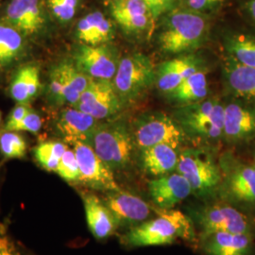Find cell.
<instances>
[{
	"instance_id": "39",
	"label": "cell",
	"mask_w": 255,
	"mask_h": 255,
	"mask_svg": "<svg viewBox=\"0 0 255 255\" xmlns=\"http://www.w3.org/2000/svg\"><path fill=\"white\" fill-rule=\"evenodd\" d=\"M32 109L33 108L30 106V104L17 103L15 107L9 113L8 120L4 126L3 130H9L16 123H18L19 121L24 119Z\"/></svg>"
},
{
	"instance_id": "18",
	"label": "cell",
	"mask_w": 255,
	"mask_h": 255,
	"mask_svg": "<svg viewBox=\"0 0 255 255\" xmlns=\"http://www.w3.org/2000/svg\"><path fill=\"white\" fill-rule=\"evenodd\" d=\"M147 188L151 201L158 209H173L176 204L192 195L190 183L178 172L156 177L149 181Z\"/></svg>"
},
{
	"instance_id": "17",
	"label": "cell",
	"mask_w": 255,
	"mask_h": 255,
	"mask_svg": "<svg viewBox=\"0 0 255 255\" xmlns=\"http://www.w3.org/2000/svg\"><path fill=\"white\" fill-rule=\"evenodd\" d=\"M199 247L205 255H255V237L228 232L201 233Z\"/></svg>"
},
{
	"instance_id": "22",
	"label": "cell",
	"mask_w": 255,
	"mask_h": 255,
	"mask_svg": "<svg viewBox=\"0 0 255 255\" xmlns=\"http://www.w3.org/2000/svg\"><path fill=\"white\" fill-rule=\"evenodd\" d=\"M116 35L114 22L100 10L83 16L77 24L75 36L80 44L101 46L111 44Z\"/></svg>"
},
{
	"instance_id": "27",
	"label": "cell",
	"mask_w": 255,
	"mask_h": 255,
	"mask_svg": "<svg viewBox=\"0 0 255 255\" xmlns=\"http://www.w3.org/2000/svg\"><path fill=\"white\" fill-rule=\"evenodd\" d=\"M63 78V101L64 106H75L91 79L75 65L71 59L59 62Z\"/></svg>"
},
{
	"instance_id": "3",
	"label": "cell",
	"mask_w": 255,
	"mask_h": 255,
	"mask_svg": "<svg viewBox=\"0 0 255 255\" xmlns=\"http://www.w3.org/2000/svg\"><path fill=\"white\" fill-rule=\"evenodd\" d=\"M219 167V201L249 216L255 215V164L245 163L227 152L220 158Z\"/></svg>"
},
{
	"instance_id": "28",
	"label": "cell",
	"mask_w": 255,
	"mask_h": 255,
	"mask_svg": "<svg viewBox=\"0 0 255 255\" xmlns=\"http://www.w3.org/2000/svg\"><path fill=\"white\" fill-rule=\"evenodd\" d=\"M168 97L182 105L203 101L208 95V81L205 71L199 70L188 77Z\"/></svg>"
},
{
	"instance_id": "8",
	"label": "cell",
	"mask_w": 255,
	"mask_h": 255,
	"mask_svg": "<svg viewBox=\"0 0 255 255\" xmlns=\"http://www.w3.org/2000/svg\"><path fill=\"white\" fill-rule=\"evenodd\" d=\"M155 79L156 69L150 59L137 52L120 59L113 83L123 105L137 101L151 86Z\"/></svg>"
},
{
	"instance_id": "43",
	"label": "cell",
	"mask_w": 255,
	"mask_h": 255,
	"mask_svg": "<svg viewBox=\"0 0 255 255\" xmlns=\"http://www.w3.org/2000/svg\"><path fill=\"white\" fill-rule=\"evenodd\" d=\"M110 1H114V0H110Z\"/></svg>"
},
{
	"instance_id": "40",
	"label": "cell",
	"mask_w": 255,
	"mask_h": 255,
	"mask_svg": "<svg viewBox=\"0 0 255 255\" xmlns=\"http://www.w3.org/2000/svg\"><path fill=\"white\" fill-rule=\"evenodd\" d=\"M248 13L255 21V0H248L245 4Z\"/></svg>"
},
{
	"instance_id": "25",
	"label": "cell",
	"mask_w": 255,
	"mask_h": 255,
	"mask_svg": "<svg viewBox=\"0 0 255 255\" xmlns=\"http://www.w3.org/2000/svg\"><path fill=\"white\" fill-rule=\"evenodd\" d=\"M223 74L229 90L235 97L255 101V68L239 64L227 56L223 64Z\"/></svg>"
},
{
	"instance_id": "14",
	"label": "cell",
	"mask_w": 255,
	"mask_h": 255,
	"mask_svg": "<svg viewBox=\"0 0 255 255\" xmlns=\"http://www.w3.org/2000/svg\"><path fill=\"white\" fill-rule=\"evenodd\" d=\"M119 224V228L128 229L150 219L154 205L136 195L122 189L104 193L101 197Z\"/></svg>"
},
{
	"instance_id": "33",
	"label": "cell",
	"mask_w": 255,
	"mask_h": 255,
	"mask_svg": "<svg viewBox=\"0 0 255 255\" xmlns=\"http://www.w3.org/2000/svg\"><path fill=\"white\" fill-rule=\"evenodd\" d=\"M56 173L65 182L71 184H80L81 172L73 148L68 147L65 150L56 169Z\"/></svg>"
},
{
	"instance_id": "34",
	"label": "cell",
	"mask_w": 255,
	"mask_h": 255,
	"mask_svg": "<svg viewBox=\"0 0 255 255\" xmlns=\"http://www.w3.org/2000/svg\"><path fill=\"white\" fill-rule=\"evenodd\" d=\"M48 12L60 23H68L73 19L79 0H45Z\"/></svg>"
},
{
	"instance_id": "15",
	"label": "cell",
	"mask_w": 255,
	"mask_h": 255,
	"mask_svg": "<svg viewBox=\"0 0 255 255\" xmlns=\"http://www.w3.org/2000/svg\"><path fill=\"white\" fill-rule=\"evenodd\" d=\"M100 123V120L74 106H64L55 118L53 130L66 144L72 145L76 142L88 144Z\"/></svg>"
},
{
	"instance_id": "5",
	"label": "cell",
	"mask_w": 255,
	"mask_h": 255,
	"mask_svg": "<svg viewBox=\"0 0 255 255\" xmlns=\"http://www.w3.org/2000/svg\"><path fill=\"white\" fill-rule=\"evenodd\" d=\"M224 108L218 100H203L182 105L176 111L175 119L186 136L214 143L223 138Z\"/></svg>"
},
{
	"instance_id": "11",
	"label": "cell",
	"mask_w": 255,
	"mask_h": 255,
	"mask_svg": "<svg viewBox=\"0 0 255 255\" xmlns=\"http://www.w3.org/2000/svg\"><path fill=\"white\" fill-rule=\"evenodd\" d=\"M118 49L111 45L87 46L79 44L74 48L71 60L75 65L91 80L113 81L118 71Z\"/></svg>"
},
{
	"instance_id": "23",
	"label": "cell",
	"mask_w": 255,
	"mask_h": 255,
	"mask_svg": "<svg viewBox=\"0 0 255 255\" xmlns=\"http://www.w3.org/2000/svg\"><path fill=\"white\" fill-rule=\"evenodd\" d=\"M42 89L39 64H23L13 74L9 82V97L16 103L30 104Z\"/></svg>"
},
{
	"instance_id": "29",
	"label": "cell",
	"mask_w": 255,
	"mask_h": 255,
	"mask_svg": "<svg viewBox=\"0 0 255 255\" xmlns=\"http://www.w3.org/2000/svg\"><path fill=\"white\" fill-rule=\"evenodd\" d=\"M228 56L237 63L255 68V38L245 34H232L224 40Z\"/></svg>"
},
{
	"instance_id": "35",
	"label": "cell",
	"mask_w": 255,
	"mask_h": 255,
	"mask_svg": "<svg viewBox=\"0 0 255 255\" xmlns=\"http://www.w3.org/2000/svg\"><path fill=\"white\" fill-rule=\"evenodd\" d=\"M157 22L159 18L182 6V0H143Z\"/></svg>"
},
{
	"instance_id": "37",
	"label": "cell",
	"mask_w": 255,
	"mask_h": 255,
	"mask_svg": "<svg viewBox=\"0 0 255 255\" xmlns=\"http://www.w3.org/2000/svg\"><path fill=\"white\" fill-rule=\"evenodd\" d=\"M226 0H182V6L194 11L207 14L219 8Z\"/></svg>"
},
{
	"instance_id": "24",
	"label": "cell",
	"mask_w": 255,
	"mask_h": 255,
	"mask_svg": "<svg viewBox=\"0 0 255 255\" xmlns=\"http://www.w3.org/2000/svg\"><path fill=\"white\" fill-rule=\"evenodd\" d=\"M140 165L146 174L161 177L173 173L179 162L178 148L160 144L140 150Z\"/></svg>"
},
{
	"instance_id": "21",
	"label": "cell",
	"mask_w": 255,
	"mask_h": 255,
	"mask_svg": "<svg viewBox=\"0 0 255 255\" xmlns=\"http://www.w3.org/2000/svg\"><path fill=\"white\" fill-rule=\"evenodd\" d=\"M255 136V109L237 103L224 108L223 138L232 144L243 143Z\"/></svg>"
},
{
	"instance_id": "12",
	"label": "cell",
	"mask_w": 255,
	"mask_h": 255,
	"mask_svg": "<svg viewBox=\"0 0 255 255\" xmlns=\"http://www.w3.org/2000/svg\"><path fill=\"white\" fill-rule=\"evenodd\" d=\"M71 146L80 167V184L103 193L121 189L116 180L115 172L101 160L89 144L76 142Z\"/></svg>"
},
{
	"instance_id": "2",
	"label": "cell",
	"mask_w": 255,
	"mask_h": 255,
	"mask_svg": "<svg viewBox=\"0 0 255 255\" xmlns=\"http://www.w3.org/2000/svg\"><path fill=\"white\" fill-rule=\"evenodd\" d=\"M158 45L166 54H182L201 47L209 34L207 14L181 6L162 17Z\"/></svg>"
},
{
	"instance_id": "20",
	"label": "cell",
	"mask_w": 255,
	"mask_h": 255,
	"mask_svg": "<svg viewBox=\"0 0 255 255\" xmlns=\"http://www.w3.org/2000/svg\"><path fill=\"white\" fill-rule=\"evenodd\" d=\"M201 69V59L195 55H183L165 61L156 69V86L160 91L168 94Z\"/></svg>"
},
{
	"instance_id": "6",
	"label": "cell",
	"mask_w": 255,
	"mask_h": 255,
	"mask_svg": "<svg viewBox=\"0 0 255 255\" xmlns=\"http://www.w3.org/2000/svg\"><path fill=\"white\" fill-rule=\"evenodd\" d=\"M176 171L190 183L192 194L201 200H216L221 182V171L205 150L188 148L179 155Z\"/></svg>"
},
{
	"instance_id": "42",
	"label": "cell",
	"mask_w": 255,
	"mask_h": 255,
	"mask_svg": "<svg viewBox=\"0 0 255 255\" xmlns=\"http://www.w3.org/2000/svg\"></svg>"
},
{
	"instance_id": "26",
	"label": "cell",
	"mask_w": 255,
	"mask_h": 255,
	"mask_svg": "<svg viewBox=\"0 0 255 255\" xmlns=\"http://www.w3.org/2000/svg\"><path fill=\"white\" fill-rule=\"evenodd\" d=\"M27 40L17 29L0 20V68H9L27 54Z\"/></svg>"
},
{
	"instance_id": "7",
	"label": "cell",
	"mask_w": 255,
	"mask_h": 255,
	"mask_svg": "<svg viewBox=\"0 0 255 255\" xmlns=\"http://www.w3.org/2000/svg\"><path fill=\"white\" fill-rule=\"evenodd\" d=\"M187 215L201 233L228 232L255 237V223L251 216L223 201L190 208Z\"/></svg>"
},
{
	"instance_id": "1",
	"label": "cell",
	"mask_w": 255,
	"mask_h": 255,
	"mask_svg": "<svg viewBox=\"0 0 255 255\" xmlns=\"http://www.w3.org/2000/svg\"><path fill=\"white\" fill-rule=\"evenodd\" d=\"M155 219H149L127 229L120 237L127 248L169 245L178 239L193 242L197 239L194 222L180 210L158 209L154 206Z\"/></svg>"
},
{
	"instance_id": "41",
	"label": "cell",
	"mask_w": 255,
	"mask_h": 255,
	"mask_svg": "<svg viewBox=\"0 0 255 255\" xmlns=\"http://www.w3.org/2000/svg\"><path fill=\"white\" fill-rule=\"evenodd\" d=\"M0 123H1V114H0Z\"/></svg>"
},
{
	"instance_id": "30",
	"label": "cell",
	"mask_w": 255,
	"mask_h": 255,
	"mask_svg": "<svg viewBox=\"0 0 255 255\" xmlns=\"http://www.w3.org/2000/svg\"><path fill=\"white\" fill-rule=\"evenodd\" d=\"M68 148L64 141H44L33 149V155L38 164L49 172L56 169L65 150Z\"/></svg>"
},
{
	"instance_id": "4",
	"label": "cell",
	"mask_w": 255,
	"mask_h": 255,
	"mask_svg": "<svg viewBox=\"0 0 255 255\" xmlns=\"http://www.w3.org/2000/svg\"><path fill=\"white\" fill-rule=\"evenodd\" d=\"M88 144L114 172L127 168L135 147L131 129L121 120L101 122Z\"/></svg>"
},
{
	"instance_id": "13",
	"label": "cell",
	"mask_w": 255,
	"mask_h": 255,
	"mask_svg": "<svg viewBox=\"0 0 255 255\" xmlns=\"http://www.w3.org/2000/svg\"><path fill=\"white\" fill-rule=\"evenodd\" d=\"M74 107L101 121L118 115L122 103L113 81L91 80Z\"/></svg>"
},
{
	"instance_id": "16",
	"label": "cell",
	"mask_w": 255,
	"mask_h": 255,
	"mask_svg": "<svg viewBox=\"0 0 255 255\" xmlns=\"http://www.w3.org/2000/svg\"><path fill=\"white\" fill-rule=\"evenodd\" d=\"M110 11L117 24L128 34H150L156 21L143 0H114Z\"/></svg>"
},
{
	"instance_id": "9",
	"label": "cell",
	"mask_w": 255,
	"mask_h": 255,
	"mask_svg": "<svg viewBox=\"0 0 255 255\" xmlns=\"http://www.w3.org/2000/svg\"><path fill=\"white\" fill-rule=\"evenodd\" d=\"M131 134L140 150L160 144L179 148L187 138L180 124L162 113L141 116L133 123Z\"/></svg>"
},
{
	"instance_id": "10",
	"label": "cell",
	"mask_w": 255,
	"mask_h": 255,
	"mask_svg": "<svg viewBox=\"0 0 255 255\" xmlns=\"http://www.w3.org/2000/svg\"><path fill=\"white\" fill-rule=\"evenodd\" d=\"M50 13L43 0H9L2 19L17 29L29 41H39L48 35Z\"/></svg>"
},
{
	"instance_id": "19",
	"label": "cell",
	"mask_w": 255,
	"mask_h": 255,
	"mask_svg": "<svg viewBox=\"0 0 255 255\" xmlns=\"http://www.w3.org/2000/svg\"><path fill=\"white\" fill-rule=\"evenodd\" d=\"M88 228L98 240H104L114 236L119 224L102 198L93 192L81 193Z\"/></svg>"
},
{
	"instance_id": "36",
	"label": "cell",
	"mask_w": 255,
	"mask_h": 255,
	"mask_svg": "<svg viewBox=\"0 0 255 255\" xmlns=\"http://www.w3.org/2000/svg\"><path fill=\"white\" fill-rule=\"evenodd\" d=\"M43 127V120L41 116L32 109L27 116L16 123L9 130L12 131H27L36 134Z\"/></svg>"
},
{
	"instance_id": "31",
	"label": "cell",
	"mask_w": 255,
	"mask_h": 255,
	"mask_svg": "<svg viewBox=\"0 0 255 255\" xmlns=\"http://www.w3.org/2000/svg\"><path fill=\"white\" fill-rule=\"evenodd\" d=\"M27 142L18 131L3 130L0 134V153L9 159H22L27 153Z\"/></svg>"
},
{
	"instance_id": "32",
	"label": "cell",
	"mask_w": 255,
	"mask_h": 255,
	"mask_svg": "<svg viewBox=\"0 0 255 255\" xmlns=\"http://www.w3.org/2000/svg\"><path fill=\"white\" fill-rule=\"evenodd\" d=\"M46 99L52 107H64L63 78L59 63L49 70L46 83Z\"/></svg>"
},
{
	"instance_id": "38",
	"label": "cell",
	"mask_w": 255,
	"mask_h": 255,
	"mask_svg": "<svg viewBox=\"0 0 255 255\" xmlns=\"http://www.w3.org/2000/svg\"><path fill=\"white\" fill-rule=\"evenodd\" d=\"M0 255H23L2 223H0Z\"/></svg>"
}]
</instances>
